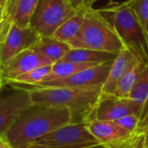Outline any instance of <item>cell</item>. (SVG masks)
<instances>
[{
	"label": "cell",
	"instance_id": "6da1fadb",
	"mask_svg": "<svg viewBox=\"0 0 148 148\" xmlns=\"http://www.w3.org/2000/svg\"><path fill=\"white\" fill-rule=\"evenodd\" d=\"M73 122L74 114L67 108L32 106L19 116L6 136L14 148H28L59 127Z\"/></svg>",
	"mask_w": 148,
	"mask_h": 148
},
{
	"label": "cell",
	"instance_id": "7a4b0ae2",
	"mask_svg": "<svg viewBox=\"0 0 148 148\" xmlns=\"http://www.w3.org/2000/svg\"><path fill=\"white\" fill-rule=\"evenodd\" d=\"M10 86L26 89L32 106H54L70 109L75 122H86L92 118L94 109L102 94V85L84 88Z\"/></svg>",
	"mask_w": 148,
	"mask_h": 148
},
{
	"label": "cell",
	"instance_id": "3957f363",
	"mask_svg": "<svg viewBox=\"0 0 148 148\" xmlns=\"http://www.w3.org/2000/svg\"><path fill=\"white\" fill-rule=\"evenodd\" d=\"M68 44L71 49H87L118 54L124 47L110 21L98 10L83 11V22L77 35Z\"/></svg>",
	"mask_w": 148,
	"mask_h": 148
},
{
	"label": "cell",
	"instance_id": "277c9868",
	"mask_svg": "<svg viewBox=\"0 0 148 148\" xmlns=\"http://www.w3.org/2000/svg\"><path fill=\"white\" fill-rule=\"evenodd\" d=\"M98 10L103 14H108L107 18L114 26L124 46L133 51L141 61L148 63L147 35L127 2L108 3Z\"/></svg>",
	"mask_w": 148,
	"mask_h": 148
},
{
	"label": "cell",
	"instance_id": "5b68a950",
	"mask_svg": "<svg viewBox=\"0 0 148 148\" xmlns=\"http://www.w3.org/2000/svg\"><path fill=\"white\" fill-rule=\"evenodd\" d=\"M78 13L68 0H40L30 21V26L40 36H52L67 20Z\"/></svg>",
	"mask_w": 148,
	"mask_h": 148
},
{
	"label": "cell",
	"instance_id": "8992f818",
	"mask_svg": "<svg viewBox=\"0 0 148 148\" xmlns=\"http://www.w3.org/2000/svg\"><path fill=\"white\" fill-rule=\"evenodd\" d=\"M33 146L42 148H92L101 145L88 130L85 122H73L47 134Z\"/></svg>",
	"mask_w": 148,
	"mask_h": 148
},
{
	"label": "cell",
	"instance_id": "52a82bcc",
	"mask_svg": "<svg viewBox=\"0 0 148 148\" xmlns=\"http://www.w3.org/2000/svg\"><path fill=\"white\" fill-rule=\"evenodd\" d=\"M85 123L88 130L103 148H124L138 134L127 131L110 121L92 119Z\"/></svg>",
	"mask_w": 148,
	"mask_h": 148
},
{
	"label": "cell",
	"instance_id": "ba28073f",
	"mask_svg": "<svg viewBox=\"0 0 148 148\" xmlns=\"http://www.w3.org/2000/svg\"><path fill=\"white\" fill-rule=\"evenodd\" d=\"M40 37L31 26L20 28L12 23L5 40L0 44V62L2 67L23 51L31 49Z\"/></svg>",
	"mask_w": 148,
	"mask_h": 148
},
{
	"label": "cell",
	"instance_id": "9c48e42d",
	"mask_svg": "<svg viewBox=\"0 0 148 148\" xmlns=\"http://www.w3.org/2000/svg\"><path fill=\"white\" fill-rule=\"evenodd\" d=\"M15 91L0 97V135L6 134L19 116L32 107L29 92L13 87Z\"/></svg>",
	"mask_w": 148,
	"mask_h": 148
},
{
	"label": "cell",
	"instance_id": "30bf717a",
	"mask_svg": "<svg viewBox=\"0 0 148 148\" xmlns=\"http://www.w3.org/2000/svg\"><path fill=\"white\" fill-rule=\"evenodd\" d=\"M140 108L128 98L101 94L93 112L92 119L114 121L125 115L134 114L140 118Z\"/></svg>",
	"mask_w": 148,
	"mask_h": 148
},
{
	"label": "cell",
	"instance_id": "8fae6325",
	"mask_svg": "<svg viewBox=\"0 0 148 148\" xmlns=\"http://www.w3.org/2000/svg\"><path fill=\"white\" fill-rule=\"evenodd\" d=\"M112 62L98 64L96 66L81 70L70 76L50 82H41L35 87H93L103 85L105 82Z\"/></svg>",
	"mask_w": 148,
	"mask_h": 148
},
{
	"label": "cell",
	"instance_id": "7c38bea8",
	"mask_svg": "<svg viewBox=\"0 0 148 148\" xmlns=\"http://www.w3.org/2000/svg\"><path fill=\"white\" fill-rule=\"evenodd\" d=\"M53 62L44 56L34 51L31 49H26L13 57L2 67L3 86L10 80H12L23 74L29 72L37 68L52 65Z\"/></svg>",
	"mask_w": 148,
	"mask_h": 148
},
{
	"label": "cell",
	"instance_id": "4fadbf2b",
	"mask_svg": "<svg viewBox=\"0 0 148 148\" xmlns=\"http://www.w3.org/2000/svg\"><path fill=\"white\" fill-rule=\"evenodd\" d=\"M140 59L133 51L124 46L111 63L108 77L101 88L102 94L113 95L119 80Z\"/></svg>",
	"mask_w": 148,
	"mask_h": 148
},
{
	"label": "cell",
	"instance_id": "5bb4252c",
	"mask_svg": "<svg viewBox=\"0 0 148 148\" xmlns=\"http://www.w3.org/2000/svg\"><path fill=\"white\" fill-rule=\"evenodd\" d=\"M39 2L40 0H6L4 15L18 27H29Z\"/></svg>",
	"mask_w": 148,
	"mask_h": 148
},
{
	"label": "cell",
	"instance_id": "9a60e30c",
	"mask_svg": "<svg viewBox=\"0 0 148 148\" xmlns=\"http://www.w3.org/2000/svg\"><path fill=\"white\" fill-rule=\"evenodd\" d=\"M34 51L44 56L53 63L59 62L70 49V46L53 36H40L36 43L31 47Z\"/></svg>",
	"mask_w": 148,
	"mask_h": 148
},
{
	"label": "cell",
	"instance_id": "2e32d148",
	"mask_svg": "<svg viewBox=\"0 0 148 148\" xmlns=\"http://www.w3.org/2000/svg\"><path fill=\"white\" fill-rule=\"evenodd\" d=\"M117 54L87 49H71L60 61L102 64L112 62Z\"/></svg>",
	"mask_w": 148,
	"mask_h": 148
},
{
	"label": "cell",
	"instance_id": "e0dca14e",
	"mask_svg": "<svg viewBox=\"0 0 148 148\" xmlns=\"http://www.w3.org/2000/svg\"><path fill=\"white\" fill-rule=\"evenodd\" d=\"M147 64L141 60L137 61L119 80L113 95L119 98H128L130 92Z\"/></svg>",
	"mask_w": 148,
	"mask_h": 148
},
{
	"label": "cell",
	"instance_id": "ac0fdd59",
	"mask_svg": "<svg viewBox=\"0 0 148 148\" xmlns=\"http://www.w3.org/2000/svg\"><path fill=\"white\" fill-rule=\"evenodd\" d=\"M98 64L89 63V62H75L59 61L52 64V69H51L50 73L47 75V77L42 82L65 78L81 70H83V69H88Z\"/></svg>",
	"mask_w": 148,
	"mask_h": 148
},
{
	"label": "cell",
	"instance_id": "d6986e66",
	"mask_svg": "<svg viewBox=\"0 0 148 148\" xmlns=\"http://www.w3.org/2000/svg\"><path fill=\"white\" fill-rule=\"evenodd\" d=\"M83 22V11L78 12L63 23L53 34V37L59 41L69 42L79 32Z\"/></svg>",
	"mask_w": 148,
	"mask_h": 148
},
{
	"label": "cell",
	"instance_id": "ffe728a7",
	"mask_svg": "<svg viewBox=\"0 0 148 148\" xmlns=\"http://www.w3.org/2000/svg\"><path fill=\"white\" fill-rule=\"evenodd\" d=\"M52 65L42 66L33 69L29 72L23 74L12 80H10L4 83L5 85H25V86H35L42 82L47 75L50 73Z\"/></svg>",
	"mask_w": 148,
	"mask_h": 148
},
{
	"label": "cell",
	"instance_id": "44dd1931",
	"mask_svg": "<svg viewBox=\"0 0 148 148\" xmlns=\"http://www.w3.org/2000/svg\"><path fill=\"white\" fill-rule=\"evenodd\" d=\"M148 97V64L146 66L134 88L128 95V99L135 102L142 109ZM141 112V111H140Z\"/></svg>",
	"mask_w": 148,
	"mask_h": 148
},
{
	"label": "cell",
	"instance_id": "7402d4cb",
	"mask_svg": "<svg viewBox=\"0 0 148 148\" xmlns=\"http://www.w3.org/2000/svg\"><path fill=\"white\" fill-rule=\"evenodd\" d=\"M127 3L134 10L146 35L148 33V0H127Z\"/></svg>",
	"mask_w": 148,
	"mask_h": 148
},
{
	"label": "cell",
	"instance_id": "603a6c76",
	"mask_svg": "<svg viewBox=\"0 0 148 148\" xmlns=\"http://www.w3.org/2000/svg\"><path fill=\"white\" fill-rule=\"evenodd\" d=\"M114 122L127 131L136 133L140 122V118L136 114H131L114 121Z\"/></svg>",
	"mask_w": 148,
	"mask_h": 148
},
{
	"label": "cell",
	"instance_id": "cb8c5ba5",
	"mask_svg": "<svg viewBox=\"0 0 148 148\" xmlns=\"http://www.w3.org/2000/svg\"><path fill=\"white\" fill-rule=\"evenodd\" d=\"M68 1L77 12H82L88 9L93 8V5L98 0H68Z\"/></svg>",
	"mask_w": 148,
	"mask_h": 148
},
{
	"label": "cell",
	"instance_id": "d4e9b609",
	"mask_svg": "<svg viewBox=\"0 0 148 148\" xmlns=\"http://www.w3.org/2000/svg\"><path fill=\"white\" fill-rule=\"evenodd\" d=\"M11 24H12L11 21L4 15V18L0 23V44L3 43V41L5 40Z\"/></svg>",
	"mask_w": 148,
	"mask_h": 148
},
{
	"label": "cell",
	"instance_id": "484cf974",
	"mask_svg": "<svg viewBox=\"0 0 148 148\" xmlns=\"http://www.w3.org/2000/svg\"><path fill=\"white\" fill-rule=\"evenodd\" d=\"M124 148H146L144 133L137 134L136 136Z\"/></svg>",
	"mask_w": 148,
	"mask_h": 148
},
{
	"label": "cell",
	"instance_id": "4316f807",
	"mask_svg": "<svg viewBox=\"0 0 148 148\" xmlns=\"http://www.w3.org/2000/svg\"><path fill=\"white\" fill-rule=\"evenodd\" d=\"M0 148H14L10 140H8L6 134L0 135Z\"/></svg>",
	"mask_w": 148,
	"mask_h": 148
},
{
	"label": "cell",
	"instance_id": "83f0119b",
	"mask_svg": "<svg viewBox=\"0 0 148 148\" xmlns=\"http://www.w3.org/2000/svg\"><path fill=\"white\" fill-rule=\"evenodd\" d=\"M4 5L5 3H0V23L4 18Z\"/></svg>",
	"mask_w": 148,
	"mask_h": 148
},
{
	"label": "cell",
	"instance_id": "f1b7e54d",
	"mask_svg": "<svg viewBox=\"0 0 148 148\" xmlns=\"http://www.w3.org/2000/svg\"><path fill=\"white\" fill-rule=\"evenodd\" d=\"M144 134H145V147L148 148V127L144 132Z\"/></svg>",
	"mask_w": 148,
	"mask_h": 148
},
{
	"label": "cell",
	"instance_id": "f546056e",
	"mask_svg": "<svg viewBox=\"0 0 148 148\" xmlns=\"http://www.w3.org/2000/svg\"><path fill=\"white\" fill-rule=\"evenodd\" d=\"M3 81H2V65H1V62H0V93L1 90L3 88Z\"/></svg>",
	"mask_w": 148,
	"mask_h": 148
},
{
	"label": "cell",
	"instance_id": "4dcf8cb0",
	"mask_svg": "<svg viewBox=\"0 0 148 148\" xmlns=\"http://www.w3.org/2000/svg\"><path fill=\"white\" fill-rule=\"evenodd\" d=\"M28 148H42V147H36V146H31V147H29Z\"/></svg>",
	"mask_w": 148,
	"mask_h": 148
},
{
	"label": "cell",
	"instance_id": "1f68e13d",
	"mask_svg": "<svg viewBox=\"0 0 148 148\" xmlns=\"http://www.w3.org/2000/svg\"><path fill=\"white\" fill-rule=\"evenodd\" d=\"M6 0H0V3H5Z\"/></svg>",
	"mask_w": 148,
	"mask_h": 148
},
{
	"label": "cell",
	"instance_id": "d6a6232c",
	"mask_svg": "<svg viewBox=\"0 0 148 148\" xmlns=\"http://www.w3.org/2000/svg\"><path fill=\"white\" fill-rule=\"evenodd\" d=\"M147 48H148V33H147Z\"/></svg>",
	"mask_w": 148,
	"mask_h": 148
},
{
	"label": "cell",
	"instance_id": "836d02e7",
	"mask_svg": "<svg viewBox=\"0 0 148 148\" xmlns=\"http://www.w3.org/2000/svg\"><path fill=\"white\" fill-rule=\"evenodd\" d=\"M112 2H113L112 0H109V3H112Z\"/></svg>",
	"mask_w": 148,
	"mask_h": 148
}]
</instances>
